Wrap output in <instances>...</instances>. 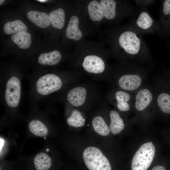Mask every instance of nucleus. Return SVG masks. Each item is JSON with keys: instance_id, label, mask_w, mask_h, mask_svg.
<instances>
[{"instance_id": "1", "label": "nucleus", "mask_w": 170, "mask_h": 170, "mask_svg": "<svg viewBox=\"0 0 170 170\" xmlns=\"http://www.w3.org/2000/svg\"><path fill=\"white\" fill-rule=\"evenodd\" d=\"M120 46L125 57L131 60H143L145 57L144 45L141 37L131 31H126L120 36Z\"/></svg>"}, {"instance_id": "2", "label": "nucleus", "mask_w": 170, "mask_h": 170, "mask_svg": "<svg viewBox=\"0 0 170 170\" xmlns=\"http://www.w3.org/2000/svg\"><path fill=\"white\" fill-rule=\"evenodd\" d=\"M115 88L134 94L144 86V74L135 71L122 73L113 77Z\"/></svg>"}, {"instance_id": "3", "label": "nucleus", "mask_w": 170, "mask_h": 170, "mask_svg": "<svg viewBox=\"0 0 170 170\" xmlns=\"http://www.w3.org/2000/svg\"><path fill=\"white\" fill-rule=\"evenodd\" d=\"M83 157L89 170H111L108 159L98 148L94 146L87 148L83 152Z\"/></svg>"}, {"instance_id": "4", "label": "nucleus", "mask_w": 170, "mask_h": 170, "mask_svg": "<svg viewBox=\"0 0 170 170\" xmlns=\"http://www.w3.org/2000/svg\"><path fill=\"white\" fill-rule=\"evenodd\" d=\"M155 153V147L152 142L143 144L133 157L131 170H147L152 162Z\"/></svg>"}, {"instance_id": "5", "label": "nucleus", "mask_w": 170, "mask_h": 170, "mask_svg": "<svg viewBox=\"0 0 170 170\" xmlns=\"http://www.w3.org/2000/svg\"><path fill=\"white\" fill-rule=\"evenodd\" d=\"M134 94L114 87L109 93L108 99L118 110L126 112L133 107Z\"/></svg>"}, {"instance_id": "6", "label": "nucleus", "mask_w": 170, "mask_h": 170, "mask_svg": "<svg viewBox=\"0 0 170 170\" xmlns=\"http://www.w3.org/2000/svg\"><path fill=\"white\" fill-rule=\"evenodd\" d=\"M62 86V82L57 75L49 74L41 77L36 83L37 92L42 95H47L60 90Z\"/></svg>"}, {"instance_id": "7", "label": "nucleus", "mask_w": 170, "mask_h": 170, "mask_svg": "<svg viewBox=\"0 0 170 170\" xmlns=\"http://www.w3.org/2000/svg\"><path fill=\"white\" fill-rule=\"evenodd\" d=\"M90 90L85 85H77L69 91L67 95V100L73 106L78 107L82 106L90 101L91 96Z\"/></svg>"}, {"instance_id": "8", "label": "nucleus", "mask_w": 170, "mask_h": 170, "mask_svg": "<svg viewBox=\"0 0 170 170\" xmlns=\"http://www.w3.org/2000/svg\"><path fill=\"white\" fill-rule=\"evenodd\" d=\"M5 98L9 106L16 107L18 105L20 97L21 84L16 77H11L8 81L6 86Z\"/></svg>"}, {"instance_id": "9", "label": "nucleus", "mask_w": 170, "mask_h": 170, "mask_svg": "<svg viewBox=\"0 0 170 170\" xmlns=\"http://www.w3.org/2000/svg\"><path fill=\"white\" fill-rule=\"evenodd\" d=\"M82 66L86 72L94 75L102 73L105 69V63L102 59L94 55L86 56L83 61Z\"/></svg>"}, {"instance_id": "10", "label": "nucleus", "mask_w": 170, "mask_h": 170, "mask_svg": "<svg viewBox=\"0 0 170 170\" xmlns=\"http://www.w3.org/2000/svg\"><path fill=\"white\" fill-rule=\"evenodd\" d=\"M155 106L163 112L170 114V94L159 90L155 86L153 89Z\"/></svg>"}, {"instance_id": "11", "label": "nucleus", "mask_w": 170, "mask_h": 170, "mask_svg": "<svg viewBox=\"0 0 170 170\" xmlns=\"http://www.w3.org/2000/svg\"><path fill=\"white\" fill-rule=\"evenodd\" d=\"M27 16L29 20L41 28L47 27L51 23L49 15L44 12L30 11L27 13Z\"/></svg>"}, {"instance_id": "12", "label": "nucleus", "mask_w": 170, "mask_h": 170, "mask_svg": "<svg viewBox=\"0 0 170 170\" xmlns=\"http://www.w3.org/2000/svg\"><path fill=\"white\" fill-rule=\"evenodd\" d=\"M79 20L75 15L72 16L70 18L66 31L68 38L76 41L80 40L82 37V33L78 28Z\"/></svg>"}, {"instance_id": "13", "label": "nucleus", "mask_w": 170, "mask_h": 170, "mask_svg": "<svg viewBox=\"0 0 170 170\" xmlns=\"http://www.w3.org/2000/svg\"><path fill=\"white\" fill-rule=\"evenodd\" d=\"M109 116L110 120V129L114 135L118 134L124 128L123 121L118 112L115 110H111Z\"/></svg>"}, {"instance_id": "14", "label": "nucleus", "mask_w": 170, "mask_h": 170, "mask_svg": "<svg viewBox=\"0 0 170 170\" xmlns=\"http://www.w3.org/2000/svg\"><path fill=\"white\" fill-rule=\"evenodd\" d=\"M61 58L60 53L58 51L54 50L40 54L38 58V61L42 65H52L58 63Z\"/></svg>"}, {"instance_id": "15", "label": "nucleus", "mask_w": 170, "mask_h": 170, "mask_svg": "<svg viewBox=\"0 0 170 170\" xmlns=\"http://www.w3.org/2000/svg\"><path fill=\"white\" fill-rule=\"evenodd\" d=\"M33 164L35 170H50L52 166V162L46 154L41 153L35 157Z\"/></svg>"}, {"instance_id": "16", "label": "nucleus", "mask_w": 170, "mask_h": 170, "mask_svg": "<svg viewBox=\"0 0 170 170\" xmlns=\"http://www.w3.org/2000/svg\"><path fill=\"white\" fill-rule=\"evenodd\" d=\"M52 25L54 28L62 29L65 25V13L61 8L51 11L49 14Z\"/></svg>"}, {"instance_id": "17", "label": "nucleus", "mask_w": 170, "mask_h": 170, "mask_svg": "<svg viewBox=\"0 0 170 170\" xmlns=\"http://www.w3.org/2000/svg\"><path fill=\"white\" fill-rule=\"evenodd\" d=\"M27 30L26 25L19 20L8 22L5 24L3 26L4 32L8 35L26 31Z\"/></svg>"}, {"instance_id": "18", "label": "nucleus", "mask_w": 170, "mask_h": 170, "mask_svg": "<svg viewBox=\"0 0 170 170\" xmlns=\"http://www.w3.org/2000/svg\"><path fill=\"white\" fill-rule=\"evenodd\" d=\"M31 34L26 32H22L12 35V41L19 48L26 49L29 48L31 43Z\"/></svg>"}, {"instance_id": "19", "label": "nucleus", "mask_w": 170, "mask_h": 170, "mask_svg": "<svg viewBox=\"0 0 170 170\" xmlns=\"http://www.w3.org/2000/svg\"><path fill=\"white\" fill-rule=\"evenodd\" d=\"M88 9L91 19L94 21H99L104 16L102 7L97 1H91L88 5Z\"/></svg>"}, {"instance_id": "20", "label": "nucleus", "mask_w": 170, "mask_h": 170, "mask_svg": "<svg viewBox=\"0 0 170 170\" xmlns=\"http://www.w3.org/2000/svg\"><path fill=\"white\" fill-rule=\"evenodd\" d=\"M92 123L94 130L98 134L103 136H106L109 134L110 128L101 116H97L94 117Z\"/></svg>"}, {"instance_id": "21", "label": "nucleus", "mask_w": 170, "mask_h": 170, "mask_svg": "<svg viewBox=\"0 0 170 170\" xmlns=\"http://www.w3.org/2000/svg\"><path fill=\"white\" fill-rule=\"evenodd\" d=\"M100 3L104 12V16L109 20L113 19L116 16V3L113 0H101Z\"/></svg>"}, {"instance_id": "22", "label": "nucleus", "mask_w": 170, "mask_h": 170, "mask_svg": "<svg viewBox=\"0 0 170 170\" xmlns=\"http://www.w3.org/2000/svg\"><path fill=\"white\" fill-rule=\"evenodd\" d=\"M30 132L34 135L39 137H44L48 133L45 125L40 121L34 120L31 121L29 124Z\"/></svg>"}, {"instance_id": "23", "label": "nucleus", "mask_w": 170, "mask_h": 170, "mask_svg": "<svg viewBox=\"0 0 170 170\" xmlns=\"http://www.w3.org/2000/svg\"><path fill=\"white\" fill-rule=\"evenodd\" d=\"M67 122L69 126L78 128L84 125L85 119L79 110L74 109L72 110L71 115L67 118Z\"/></svg>"}, {"instance_id": "24", "label": "nucleus", "mask_w": 170, "mask_h": 170, "mask_svg": "<svg viewBox=\"0 0 170 170\" xmlns=\"http://www.w3.org/2000/svg\"><path fill=\"white\" fill-rule=\"evenodd\" d=\"M153 20L149 14L146 12H142L136 21L137 25L141 29L146 30L152 25Z\"/></svg>"}, {"instance_id": "25", "label": "nucleus", "mask_w": 170, "mask_h": 170, "mask_svg": "<svg viewBox=\"0 0 170 170\" xmlns=\"http://www.w3.org/2000/svg\"><path fill=\"white\" fill-rule=\"evenodd\" d=\"M162 11L165 25L168 27L170 25V0L164 1Z\"/></svg>"}, {"instance_id": "26", "label": "nucleus", "mask_w": 170, "mask_h": 170, "mask_svg": "<svg viewBox=\"0 0 170 170\" xmlns=\"http://www.w3.org/2000/svg\"><path fill=\"white\" fill-rule=\"evenodd\" d=\"M151 170H166V169L164 166L158 165L153 167Z\"/></svg>"}, {"instance_id": "27", "label": "nucleus", "mask_w": 170, "mask_h": 170, "mask_svg": "<svg viewBox=\"0 0 170 170\" xmlns=\"http://www.w3.org/2000/svg\"><path fill=\"white\" fill-rule=\"evenodd\" d=\"M0 150H1V149H2V147H3V145H4V139L2 138H0Z\"/></svg>"}, {"instance_id": "28", "label": "nucleus", "mask_w": 170, "mask_h": 170, "mask_svg": "<svg viewBox=\"0 0 170 170\" xmlns=\"http://www.w3.org/2000/svg\"><path fill=\"white\" fill-rule=\"evenodd\" d=\"M5 2L4 0H0V5L2 4Z\"/></svg>"}, {"instance_id": "29", "label": "nucleus", "mask_w": 170, "mask_h": 170, "mask_svg": "<svg viewBox=\"0 0 170 170\" xmlns=\"http://www.w3.org/2000/svg\"><path fill=\"white\" fill-rule=\"evenodd\" d=\"M37 1L40 2H45L47 1V0H37Z\"/></svg>"}, {"instance_id": "30", "label": "nucleus", "mask_w": 170, "mask_h": 170, "mask_svg": "<svg viewBox=\"0 0 170 170\" xmlns=\"http://www.w3.org/2000/svg\"><path fill=\"white\" fill-rule=\"evenodd\" d=\"M46 150L47 151H48L49 150L48 149H47Z\"/></svg>"}, {"instance_id": "31", "label": "nucleus", "mask_w": 170, "mask_h": 170, "mask_svg": "<svg viewBox=\"0 0 170 170\" xmlns=\"http://www.w3.org/2000/svg\"><path fill=\"white\" fill-rule=\"evenodd\" d=\"M168 28H169V30H170V25L168 27Z\"/></svg>"}]
</instances>
